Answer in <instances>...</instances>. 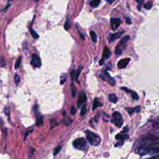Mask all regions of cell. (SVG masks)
I'll return each instance as SVG.
<instances>
[{
    "instance_id": "obj_39",
    "label": "cell",
    "mask_w": 159,
    "mask_h": 159,
    "mask_svg": "<svg viewBox=\"0 0 159 159\" xmlns=\"http://www.w3.org/2000/svg\"><path fill=\"white\" fill-rule=\"evenodd\" d=\"M158 137H159V136H158Z\"/></svg>"
},
{
    "instance_id": "obj_28",
    "label": "cell",
    "mask_w": 159,
    "mask_h": 159,
    "mask_svg": "<svg viewBox=\"0 0 159 159\" xmlns=\"http://www.w3.org/2000/svg\"><path fill=\"white\" fill-rule=\"evenodd\" d=\"M61 149H62V147H61V146H58V147H57L54 149V156L57 155L60 152V151H61Z\"/></svg>"
},
{
    "instance_id": "obj_21",
    "label": "cell",
    "mask_w": 159,
    "mask_h": 159,
    "mask_svg": "<svg viewBox=\"0 0 159 159\" xmlns=\"http://www.w3.org/2000/svg\"><path fill=\"white\" fill-rule=\"evenodd\" d=\"M64 28L66 29V31H69V29L71 28V24H70V22L69 18H67V20H66V22H65V25H64Z\"/></svg>"
},
{
    "instance_id": "obj_29",
    "label": "cell",
    "mask_w": 159,
    "mask_h": 159,
    "mask_svg": "<svg viewBox=\"0 0 159 159\" xmlns=\"http://www.w3.org/2000/svg\"><path fill=\"white\" fill-rule=\"evenodd\" d=\"M152 126H153V127H154L155 129H159V119H158L157 120L155 121L154 122Z\"/></svg>"
},
{
    "instance_id": "obj_24",
    "label": "cell",
    "mask_w": 159,
    "mask_h": 159,
    "mask_svg": "<svg viewBox=\"0 0 159 159\" xmlns=\"http://www.w3.org/2000/svg\"><path fill=\"white\" fill-rule=\"evenodd\" d=\"M71 88H72V97L75 98V96L76 95V89L75 87V86L73 85V84L71 86Z\"/></svg>"
},
{
    "instance_id": "obj_7",
    "label": "cell",
    "mask_w": 159,
    "mask_h": 159,
    "mask_svg": "<svg viewBox=\"0 0 159 159\" xmlns=\"http://www.w3.org/2000/svg\"><path fill=\"white\" fill-rule=\"evenodd\" d=\"M34 111L35 116H36V126H42L43 124H44L43 116H41L39 113L37 106H35L34 108Z\"/></svg>"
},
{
    "instance_id": "obj_15",
    "label": "cell",
    "mask_w": 159,
    "mask_h": 159,
    "mask_svg": "<svg viewBox=\"0 0 159 159\" xmlns=\"http://www.w3.org/2000/svg\"><path fill=\"white\" fill-rule=\"evenodd\" d=\"M126 110L128 112L129 114H132L134 112L136 113H139L140 111V107H136L134 108H126Z\"/></svg>"
},
{
    "instance_id": "obj_18",
    "label": "cell",
    "mask_w": 159,
    "mask_h": 159,
    "mask_svg": "<svg viewBox=\"0 0 159 159\" xmlns=\"http://www.w3.org/2000/svg\"><path fill=\"white\" fill-rule=\"evenodd\" d=\"M109 100L113 103H116L117 101V97L114 93H111L109 95Z\"/></svg>"
},
{
    "instance_id": "obj_3",
    "label": "cell",
    "mask_w": 159,
    "mask_h": 159,
    "mask_svg": "<svg viewBox=\"0 0 159 159\" xmlns=\"http://www.w3.org/2000/svg\"><path fill=\"white\" fill-rule=\"evenodd\" d=\"M129 39H130L129 36H126L121 39L120 42H119V44H117V46L116 47L115 53L116 55H121L122 54L123 50L126 47L127 43L129 40Z\"/></svg>"
},
{
    "instance_id": "obj_1",
    "label": "cell",
    "mask_w": 159,
    "mask_h": 159,
    "mask_svg": "<svg viewBox=\"0 0 159 159\" xmlns=\"http://www.w3.org/2000/svg\"><path fill=\"white\" fill-rule=\"evenodd\" d=\"M135 151L140 155L159 153V137L151 136L140 139Z\"/></svg>"
},
{
    "instance_id": "obj_2",
    "label": "cell",
    "mask_w": 159,
    "mask_h": 159,
    "mask_svg": "<svg viewBox=\"0 0 159 159\" xmlns=\"http://www.w3.org/2000/svg\"><path fill=\"white\" fill-rule=\"evenodd\" d=\"M86 139L89 143L93 146H97L101 142V139L98 135L94 133L91 131L86 130Z\"/></svg>"
},
{
    "instance_id": "obj_10",
    "label": "cell",
    "mask_w": 159,
    "mask_h": 159,
    "mask_svg": "<svg viewBox=\"0 0 159 159\" xmlns=\"http://www.w3.org/2000/svg\"><path fill=\"white\" fill-rule=\"evenodd\" d=\"M87 99L86 97V93L85 91H82L81 92V93L80 94L79 97H78V107L80 108L81 107V106L85 103L86 102Z\"/></svg>"
},
{
    "instance_id": "obj_26",
    "label": "cell",
    "mask_w": 159,
    "mask_h": 159,
    "mask_svg": "<svg viewBox=\"0 0 159 159\" xmlns=\"http://www.w3.org/2000/svg\"><path fill=\"white\" fill-rule=\"evenodd\" d=\"M144 7L145 9H150L152 7V2H147V3H145L144 5Z\"/></svg>"
},
{
    "instance_id": "obj_25",
    "label": "cell",
    "mask_w": 159,
    "mask_h": 159,
    "mask_svg": "<svg viewBox=\"0 0 159 159\" xmlns=\"http://www.w3.org/2000/svg\"><path fill=\"white\" fill-rule=\"evenodd\" d=\"M83 66H80V67L78 68V69L76 71V80H78V76L80 75V74L81 73L82 70H83Z\"/></svg>"
},
{
    "instance_id": "obj_17",
    "label": "cell",
    "mask_w": 159,
    "mask_h": 159,
    "mask_svg": "<svg viewBox=\"0 0 159 159\" xmlns=\"http://www.w3.org/2000/svg\"><path fill=\"white\" fill-rule=\"evenodd\" d=\"M127 93H130V94L132 100H139V96H138L137 93H136L135 91L129 90L128 91Z\"/></svg>"
},
{
    "instance_id": "obj_16",
    "label": "cell",
    "mask_w": 159,
    "mask_h": 159,
    "mask_svg": "<svg viewBox=\"0 0 159 159\" xmlns=\"http://www.w3.org/2000/svg\"><path fill=\"white\" fill-rule=\"evenodd\" d=\"M102 106H103V104L101 103H100L98 100L97 98H95V99H94V101H93V110H95L98 107H102Z\"/></svg>"
},
{
    "instance_id": "obj_9",
    "label": "cell",
    "mask_w": 159,
    "mask_h": 159,
    "mask_svg": "<svg viewBox=\"0 0 159 159\" xmlns=\"http://www.w3.org/2000/svg\"><path fill=\"white\" fill-rule=\"evenodd\" d=\"M121 19L120 18H111V25L113 31H116L118 29L119 25L121 24Z\"/></svg>"
},
{
    "instance_id": "obj_22",
    "label": "cell",
    "mask_w": 159,
    "mask_h": 159,
    "mask_svg": "<svg viewBox=\"0 0 159 159\" xmlns=\"http://www.w3.org/2000/svg\"><path fill=\"white\" fill-rule=\"evenodd\" d=\"M90 36H91V38L92 39L93 42H96V40H97V35H96V34L95 32H93V31H91L90 32Z\"/></svg>"
},
{
    "instance_id": "obj_30",
    "label": "cell",
    "mask_w": 159,
    "mask_h": 159,
    "mask_svg": "<svg viewBox=\"0 0 159 159\" xmlns=\"http://www.w3.org/2000/svg\"><path fill=\"white\" fill-rule=\"evenodd\" d=\"M86 106L85 105V106H83L82 109V110H81L80 114H81L82 116H85V114H86Z\"/></svg>"
},
{
    "instance_id": "obj_37",
    "label": "cell",
    "mask_w": 159,
    "mask_h": 159,
    "mask_svg": "<svg viewBox=\"0 0 159 159\" xmlns=\"http://www.w3.org/2000/svg\"><path fill=\"white\" fill-rule=\"evenodd\" d=\"M65 81H66V78H64L63 79H62V80H61V82H60V83L62 85V84H63V83H64Z\"/></svg>"
},
{
    "instance_id": "obj_14",
    "label": "cell",
    "mask_w": 159,
    "mask_h": 159,
    "mask_svg": "<svg viewBox=\"0 0 159 159\" xmlns=\"http://www.w3.org/2000/svg\"><path fill=\"white\" fill-rule=\"evenodd\" d=\"M111 51L110 50L108 49V47H105L104 49V51H103V59H108L110 56H111Z\"/></svg>"
},
{
    "instance_id": "obj_34",
    "label": "cell",
    "mask_w": 159,
    "mask_h": 159,
    "mask_svg": "<svg viewBox=\"0 0 159 159\" xmlns=\"http://www.w3.org/2000/svg\"><path fill=\"white\" fill-rule=\"evenodd\" d=\"M5 113L6 115L9 116V113H10V111H9V109L8 108H5Z\"/></svg>"
},
{
    "instance_id": "obj_19",
    "label": "cell",
    "mask_w": 159,
    "mask_h": 159,
    "mask_svg": "<svg viewBox=\"0 0 159 159\" xmlns=\"http://www.w3.org/2000/svg\"><path fill=\"white\" fill-rule=\"evenodd\" d=\"M101 1L100 0H95V1H92L90 2V5L91 7H93V8H96L98 7L99 6V5L100 4Z\"/></svg>"
},
{
    "instance_id": "obj_5",
    "label": "cell",
    "mask_w": 159,
    "mask_h": 159,
    "mask_svg": "<svg viewBox=\"0 0 159 159\" xmlns=\"http://www.w3.org/2000/svg\"><path fill=\"white\" fill-rule=\"evenodd\" d=\"M112 117V121L114 123V124L118 127H121L124 123V120L121 114L119 112H115L113 113Z\"/></svg>"
},
{
    "instance_id": "obj_36",
    "label": "cell",
    "mask_w": 159,
    "mask_h": 159,
    "mask_svg": "<svg viewBox=\"0 0 159 159\" xmlns=\"http://www.w3.org/2000/svg\"><path fill=\"white\" fill-rule=\"evenodd\" d=\"M126 23H127V24H130L132 23L131 20H130V19L129 18H126Z\"/></svg>"
},
{
    "instance_id": "obj_20",
    "label": "cell",
    "mask_w": 159,
    "mask_h": 159,
    "mask_svg": "<svg viewBox=\"0 0 159 159\" xmlns=\"http://www.w3.org/2000/svg\"><path fill=\"white\" fill-rule=\"evenodd\" d=\"M29 31H30V32H31V35H32V36L34 39H38L39 37L37 33L35 31L33 30V29L32 28V25H31V27L29 28Z\"/></svg>"
},
{
    "instance_id": "obj_4",
    "label": "cell",
    "mask_w": 159,
    "mask_h": 159,
    "mask_svg": "<svg viewBox=\"0 0 159 159\" xmlns=\"http://www.w3.org/2000/svg\"><path fill=\"white\" fill-rule=\"evenodd\" d=\"M73 145L75 149H76L78 150L85 151L87 149L86 140L83 137L78 138V139H75L73 142Z\"/></svg>"
},
{
    "instance_id": "obj_31",
    "label": "cell",
    "mask_w": 159,
    "mask_h": 159,
    "mask_svg": "<svg viewBox=\"0 0 159 159\" xmlns=\"http://www.w3.org/2000/svg\"><path fill=\"white\" fill-rule=\"evenodd\" d=\"M70 78H71V80L73 81L74 78H75V71L74 70H72L70 72Z\"/></svg>"
},
{
    "instance_id": "obj_13",
    "label": "cell",
    "mask_w": 159,
    "mask_h": 159,
    "mask_svg": "<svg viewBox=\"0 0 159 159\" xmlns=\"http://www.w3.org/2000/svg\"><path fill=\"white\" fill-rule=\"evenodd\" d=\"M116 139L118 140H120V141H124L126 139H127L129 138V136L128 134H127V133L126 132H124L122 131L121 133H119L117 134L116 137H115Z\"/></svg>"
},
{
    "instance_id": "obj_11",
    "label": "cell",
    "mask_w": 159,
    "mask_h": 159,
    "mask_svg": "<svg viewBox=\"0 0 159 159\" xmlns=\"http://www.w3.org/2000/svg\"><path fill=\"white\" fill-rule=\"evenodd\" d=\"M130 60V58H126V59H123L121 60H119L117 63V67L119 69H123L127 67V65L129 63Z\"/></svg>"
},
{
    "instance_id": "obj_38",
    "label": "cell",
    "mask_w": 159,
    "mask_h": 159,
    "mask_svg": "<svg viewBox=\"0 0 159 159\" xmlns=\"http://www.w3.org/2000/svg\"><path fill=\"white\" fill-rule=\"evenodd\" d=\"M107 2H108V3H110V4H111V3H113V2H114V1H111V2H110V1H107Z\"/></svg>"
},
{
    "instance_id": "obj_6",
    "label": "cell",
    "mask_w": 159,
    "mask_h": 159,
    "mask_svg": "<svg viewBox=\"0 0 159 159\" xmlns=\"http://www.w3.org/2000/svg\"><path fill=\"white\" fill-rule=\"evenodd\" d=\"M100 77L101 78H103L104 80L107 81L109 84H110L111 86H114L115 85V83H116V82L114 80V78H113L110 75L109 73H108V72L107 71H104L102 74H101L100 75Z\"/></svg>"
},
{
    "instance_id": "obj_27",
    "label": "cell",
    "mask_w": 159,
    "mask_h": 159,
    "mask_svg": "<svg viewBox=\"0 0 159 159\" xmlns=\"http://www.w3.org/2000/svg\"><path fill=\"white\" fill-rule=\"evenodd\" d=\"M15 81L16 85L17 86L19 85V84L20 83V76L18 74H16L15 76Z\"/></svg>"
},
{
    "instance_id": "obj_12",
    "label": "cell",
    "mask_w": 159,
    "mask_h": 159,
    "mask_svg": "<svg viewBox=\"0 0 159 159\" xmlns=\"http://www.w3.org/2000/svg\"><path fill=\"white\" fill-rule=\"evenodd\" d=\"M124 32V31H121V32H116V33H114V34H110V35L109 36V38H108L109 42H112L116 41V39H117L118 38L120 37L121 36Z\"/></svg>"
},
{
    "instance_id": "obj_33",
    "label": "cell",
    "mask_w": 159,
    "mask_h": 159,
    "mask_svg": "<svg viewBox=\"0 0 159 159\" xmlns=\"http://www.w3.org/2000/svg\"><path fill=\"white\" fill-rule=\"evenodd\" d=\"M146 159H159V154H157L153 157H151L150 158H146Z\"/></svg>"
},
{
    "instance_id": "obj_35",
    "label": "cell",
    "mask_w": 159,
    "mask_h": 159,
    "mask_svg": "<svg viewBox=\"0 0 159 159\" xmlns=\"http://www.w3.org/2000/svg\"><path fill=\"white\" fill-rule=\"evenodd\" d=\"M1 65H2V67H5V66H6V63H5V62L4 60V59L3 57L2 58V63H1Z\"/></svg>"
},
{
    "instance_id": "obj_8",
    "label": "cell",
    "mask_w": 159,
    "mask_h": 159,
    "mask_svg": "<svg viewBox=\"0 0 159 159\" xmlns=\"http://www.w3.org/2000/svg\"><path fill=\"white\" fill-rule=\"evenodd\" d=\"M31 63L32 66L35 67H39L41 65V62L40 60V58L37 56V54H34L32 57V60Z\"/></svg>"
},
{
    "instance_id": "obj_32",
    "label": "cell",
    "mask_w": 159,
    "mask_h": 159,
    "mask_svg": "<svg viewBox=\"0 0 159 159\" xmlns=\"http://www.w3.org/2000/svg\"><path fill=\"white\" fill-rule=\"evenodd\" d=\"M70 112H71V114H73V115L75 114V113H76V110H75V109L73 106H72V107H71V111H70Z\"/></svg>"
},
{
    "instance_id": "obj_23",
    "label": "cell",
    "mask_w": 159,
    "mask_h": 159,
    "mask_svg": "<svg viewBox=\"0 0 159 159\" xmlns=\"http://www.w3.org/2000/svg\"><path fill=\"white\" fill-rule=\"evenodd\" d=\"M21 57H19L18 60H16V63H15V67L16 69H18L19 67V66H20V64H21Z\"/></svg>"
}]
</instances>
